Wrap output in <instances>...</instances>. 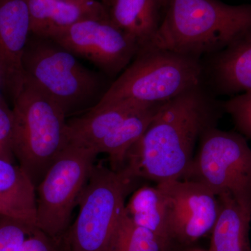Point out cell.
I'll return each instance as SVG.
<instances>
[{
	"instance_id": "1",
	"label": "cell",
	"mask_w": 251,
	"mask_h": 251,
	"mask_svg": "<svg viewBox=\"0 0 251 251\" xmlns=\"http://www.w3.org/2000/svg\"><path fill=\"white\" fill-rule=\"evenodd\" d=\"M222 112V103L202 85L168 100L130 149L121 171L130 180L143 178L156 184L183 179L196 144L206 129L216 126Z\"/></svg>"
},
{
	"instance_id": "2",
	"label": "cell",
	"mask_w": 251,
	"mask_h": 251,
	"mask_svg": "<svg viewBox=\"0 0 251 251\" xmlns=\"http://www.w3.org/2000/svg\"><path fill=\"white\" fill-rule=\"evenodd\" d=\"M166 9L158 30L141 49L163 50L201 59L251 38V4L169 0Z\"/></svg>"
},
{
	"instance_id": "3",
	"label": "cell",
	"mask_w": 251,
	"mask_h": 251,
	"mask_svg": "<svg viewBox=\"0 0 251 251\" xmlns=\"http://www.w3.org/2000/svg\"><path fill=\"white\" fill-rule=\"evenodd\" d=\"M11 111L14 156L36 188L68 145L67 115L53 99L26 79Z\"/></svg>"
},
{
	"instance_id": "4",
	"label": "cell",
	"mask_w": 251,
	"mask_h": 251,
	"mask_svg": "<svg viewBox=\"0 0 251 251\" xmlns=\"http://www.w3.org/2000/svg\"><path fill=\"white\" fill-rule=\"evenodd\" d=\"M23 67L25 79L53 99L67 116L94 108L110 87L103 74L85 67L77 56L49 38L30 34Z\"/></svg>"
},
{
	"instance_id": "5",
	"label": "cell",
	"mask_w": 251,
	"mask_h": 251,
	"mask_svg": "<svg viewBox=\"0 0 251 251\" xmlns=\"http://www.w3.org/2000/svg\"><path fill=\"white\" fill-rule=\"evenodd\" d=\"M203 73L201 59L163 50L141 49L96 106L123 100L165 103L202 85Z\"/></svg>"
},
{
	"instance_id": "6",
	"label": "cell",
	"mask_w": 251,
	"mask_h": 251,
	"mask_svg": "<svg viewBox=\"0 0 251 251\" xmlns=\"http://www.w3.org/2000/svg\"><path fill=\"white\" fill-rule=\"evenodd\" d=\"M181 179L201 183L216 196L228 193L251 212V149L239 133L206 129L189 169Z\"/></svg>"
},
{
	"instance_id": "7",
	"label": "cell",
	"mask_w": 251,
	"mask_h": 251,
	"mask_svg": "<svg viewBox=\"0 0 251 251\" xmlns=\"http://www.w3.org/2000/svg\"><path fill=\"white\" fill-rule=\"evenodd\" d=\"M130 179L123 172L94 166L79 198L80 211L69 234L71 251H106L125 209Z\"/></svg>"
},
{
	"instance_id": "8",
	"label": "cell",
	"mask_w": 251,
	"mask_h": 251,
	"mask_svg": "<svg viewBox=\"0 0 251 251\" xmlns=\"http://www.w3.org/2000/svg\"><path fill=\"white\" fill-rule=\"evenodd\" d=\"M97 155L68 143L36 188L37 228L54 239L65 231Z\"/></svg>"
},
{
	"instance_id": "9",
	"label": "cell",
	"mask_w": 251,
	"mask_h": 251,
	"mask_svg": "<svg viewBox=\"0 0 251 251\" xmlns=\"http://www.w3.org/2000/svg\"><path fill=\"white\" fill-rule=\"evenodd\" d=\"M51 39L112 77L120 75L140 50L136 40L108 17L80 21Z\"/></svg>"
},
{
	"instance_id": "10",
	"label": "cell",
	"mask_w": 251,
	"mask_h": 251,
	"mask_svg": "<svg viewBox=\"0 0 251 251\" xmlns=\"http://www.w3.org/2000/svg\"><path fill=\"white\" fill-rule=\"evenodd\" d=\"M156 186L166 199L173 242L191 244L211 232L219 202L210 189L187 179L170 180Z\"/></svg>"
},
{
	"instance_id": "11",
	"label": "cell",
	"mask_w": 251,
	"mask_h": 251,
	"mask_svg": "<svg viewBox=\"0 0 251 251\" xmlns=\"http://www.w3.org/2000/svg\"><path fill=\"white\" fill-rule=\"evenodd\" d=\"M30 34L26 0H0V90L12 103L24 83L23 59Z\"/></svg>"
},
{
	"instance_id": "12",
	"label": "cell",
	"mask_w": 251,
	"mask_h": 251,
	"mask_svg": "<svg viewBox=\"0 0 251 251\" xmlns=\"http://www.w3.org/2000/svg\"><path fill=\"white\" fill-rule=\"evenodd\" d=\"M31 34L52 39L75 23L108 17L105 6L97 0H26Z\"/></svg>"
},
{
	"instance_id": "13",
	"label": "cell",
	"mask_w": 251,
	"mask_h": 251,
	"mask_svg": "<svg viewBox=\"0 0 251 251\" xmlns=\"http://www.w3.org/2000/svg\"><path fill=\"white\" fill-rule=\"evenodd\" d=\"M149 104L151 103L123 100L94 107L82 116L67 121L68 143L91 149L97 153L100 143L128 115Z\"/></svg>"
},
{
	"instance_id": "14",
	"label": "cell",
	"mask_w": 251,
	"mask_h": 251,
	"mask_svg": "<svg viewBox=\"0 0 251 251\" xmlns=\"http://www.w3.org/2000/svg\"><path fill=\"white\" fill-rule=\"evenodd\" d=\"M0 216L36 227V187L21 166L0 158Z\"/></svg>"
},
{
	"instance_id": "15",
	"label": "cell",
	"mask_w": 251,
	"mask_h": 251,
	"mask_svg": "<svg viewBox=\"0 0 251 251\" xmlns=\"http://www.w3.org/2000/svg\"><path fill=\"white\" fill-rule=\"evenodd\" d=\"M109 19L131 36L140 49L151 40L161 25V0H104Z\"/></svg>"
},
{
	"instance_id": "16",
	"label": "cell",
	"mask_w": 251,
	"mask_h": 251,
	"mask_svg": "<svg viewBox=\"0 0 251 251\" xmlns=\"http://www.w3.org/2000/svg\"><path fill=\"white\" fill-rule=\"evenodd\" d=\"M212 55L210 75L218 92L224 95L251 92V38Z\"/></svg>"
},
{
	"instance_id": "17",
	"label": "cell",
	"mask_w": 251,
	"mask_h": 251,
	"mask_svg": "<svg viewBox=\"0 0 251 251\" xmlns=\"http://www.w3.org/2000/svg\"><path fill=\"white\" fill-rule=\"evenodd\" d=\"M217 197L219 215L211 230L209 251H251V211L243 208L228 193Z\"/></svg>"
},
{
	"instance_id": "18",
	"label": "cell",
	"mask_w": 251,
	"mask_h": 251,
	"mask_svg": "<svg viewBox=\"0 0 251 251\" xmlns=\"http://www.w3.org/2000/svg\"><path fill=\"white\" fill-rule=\"evenodd\" d=\"M163 103L149 104L130 114L99 145L97 153L108 155L112 169L123 168L128 151L142 138Z\"/></svg>"
},
{
	"instance_id": "19",
	"label": "cell",
	"mask_w": 251,
	"mask_h": 251,
	"mask_svg": "<svg viewBox=\"0 0 251 251\" xmlns=\"http://www.w3.org/2000/svg\"><path fill=\"white\" fill-rule=\"evenodd\" d=\"M125 211L137 226L173 243L166 199L157 186H143L137 190L125 205Z\"/></svg>"
},
{
	"instance_id": "20",
	"label": "cell",
	"mask_w": 251,
	"mask_h": 251,
	"mask_svg": "<svg viewBox=\"0 0 251 251\" xmlns=\"http://www.w3.org/2000/svg\"><path fill=\"white\" fill-rule=\"evenodd\" d=\"M172 243L122 214L106 251H168Z\"/></svg>"
},
{
	"instance_id": "21",
	"label": "cell",
	"mask_w": 251,
	"mask_h": 251,
	"mask_svg": "<svg viewBox=\"0 0 251 251\" xmlns=\"http://www.w3.org/2000/svg\"><path fill=\"white\" fill-rule=\"evenodd\" d=\"M35 228L23 221L0 216V251H20Z\"/></svg>"
},
{
	"instance_id": "22",
	"label": "cell",
	"mask_w": 251,
	"mask_h": 251,
	"mask_svg": "<svg viewBox=\"0 0 251 251\" xmlns=\"http://www.w3.org/2000/svg\"><path fill=\"white\" fill-rule=\"evenodd\" d=\"M239 133L251 140V92L237 94L222 103Z\"/></svg>"
},
{
	"instance_id": "23",
	"label": "cell",
	"mask_w": 251,
	"mask_h": 251,
	"mask_svg": "<svg viewBox=\"0 0 251 251\" xmlns=\"http://www.w3.org/2000/svg\"><path fill=\"white\" fill-rule=\"evenodd\" d=\"M13 130L12 111L0 105V158L12 163L14 158Z\"/></svg>"
},
{
	"instance_id": "24",
	"label": "cell",
	"mask_w": 251,
	"mask_h": 251,
	"mask_svg": "<svg viewBox=\"0 0 251 251\" xmlns=\"http://www.w3.org/2000/svg\"><path fill=\"white\" fill-rule=\"evenodd\" d=\"M55 239L36 227L26 239L20 251H57Z\"/></svg>"
},
{
	"instance_id": "25",
	"label": "cell",
	"mask_w": 251,
	"mask_h": 251,
	"mask_svg": "<svg viewBox=\"0 0 251 251\" xmlns=\"http://www.w3.org/2000/svg\"><path fill=\"white\" fill-rule=\"evenodd\" d=\"M168 1L169 0H161L162 5H163V8H166L167 4H168Z\"/></svg>"
},
{
	"instance_id": "26",
	"label": "cell",
	"mask_w": 251,
	"mask_h": 251,
	"mask_svg": "<svg viewBox=\"0 0 251 251\" xmlns=\"http://www.w3.org/2000/svg\"><path fill=\"white\" fill-rule=\"evenodd\" d=\"M189 251H209V250H202V249H194V250H191Z\"/></svg>"
}]
</instances>
